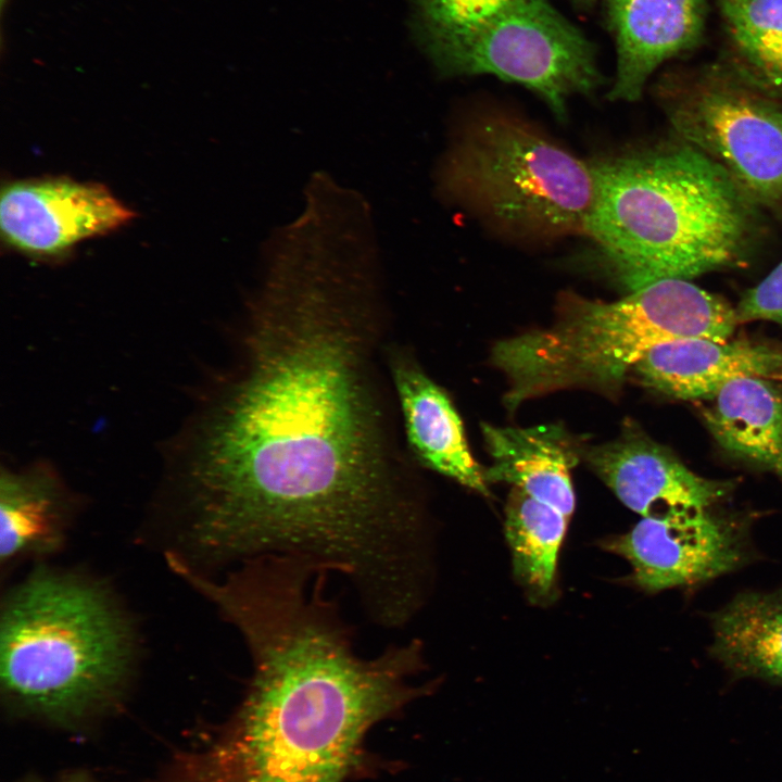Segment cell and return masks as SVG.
<instances>
[{"mask_svg":"<svg viewBox=\"0 0 782 782\" xmlns=\"http://www.w3.org/2000/svg\"><path fill=\"white\" fill-rule=\"evenodd\" d=\"M377 273L328 245L268 256L244 360L189 466V534L210 559L300 556L374 596L425 558L373 381Z\"/></svg>","mask_w":782,"mask_h":782,"instance_id":"obj_1","label":"cell"},{"mask_svg":"<svg viewBox=\"0 0 782 782\" xmlns=\"http://www.w3.org/2000/svg\"><path fill=\"white\" fill-rule=\"evenodd\" d=\"M244 643L243 699L215 742L186 756L182 782H345L370 728L426 692L407 652L363 657L351 626L325 610L269 613Z\"/></svg>","mask_w":782,"mask_h":782,"instance_id":"obj_2","label":"cell"},{"mask_svg":"<svg viewBox=\"0 0 782 782\" xmlns=\"http://www.w3.org/2000/svg\"><path fill=\"white\" fill-rule=\"evenodd\" d=\"M591 164L596 198L586 235L605 275L627 293L744 267L764 243V211L678 138Z\"/></svg>","mask_w":782,"mask_h":782,"instance_id":"obj_3","label":"cell"},{"mask_svg":"<svg viewBox=\"0 0 782 782\" xmlns=\"http://www.w3.org/2000/svg\"><path fill=\"white\" fill-rule=\"evenodd\" d=\"M135 638L110 592L39 568L2 602L0 680L9 708L59 727L112 710L128 686Z\"/></svg>","mask_w":782,"mask_h":782,"instance_id":"obj_4","label":"cell"},{"mask_svg":"<svg viewBox=\"0 0 782 782\" xmlns=\"http://www.w3.org/2000/svg\"><path fill=\"white\" fill-rule=\"evenodd\" d=\"M735 308L688 279L646 285L611 301L565 294L547 328L503 339L492 362L506 377L509 412L554 391L584 388L615 394L653 348L677 340H729Z\"/></svg>","mask_w":782,"mask_h":782,"instance_id":"obj_5","label":"cell"},{"mask_svg":"<svg viewBox=\"0 0 782 782\" xmlns=\"http://www.w3.org/2000/svg\"><path fill=\"white\" fill-rule=\"evenodd\" d=\"M416 41L444 76L493 75L564 119L602 81L591 42L548 0H411Z\"/></svg>","mask_w":782,"mask_h":782,"instance_id":"obj_6","label":"cell"},{"mask_svg":"<svg viewBox=\"0 0 782 782\" xmlns=\"http://www.w3.org/2000/svg\"><path fill=\"white\" fill-rule=\"evenodd\" d=\"M452 200L501 228L535 238L586 235L596 181L586 163L531 126L488 115L454 141L441 169Z\"/></svg>","mask_w":782,"mask_h":782,"instance_id":"obj_7","label":"cell"},{"mask_svg":"<svg viewBox=\"0 0 782 782\" xmlns=\"http://www.w3.org/2000/svg\"><path fill=\"white\" fill-rule=\"evenodd\" d=\"M658 96L677 138L718 164L782 222V103L729 70L668 81Z\"/></svg>","mask_w":782,"mask_h":782,"instance_id":"obj_8","label":"cell"},{"mask_svg":"<svg viewBox=\"0 0 782 782\" xmlns=\"http://www.w3.org/2000/svg\"><path fill=\"white\" fill-rule=\"evenodd\" d=\"M605 547L630 563L635 584L648 592L707 582L747 556L744 530L710 508L642 518Z\"/></svg>","mask_w":782,"mask_h":782,"instance_id":"obj_9","label":"cell"},{"mask_svg":"<svg viewBox=\"0 0 782 782\" xmlns=\"http://www.w3.org/2000/svg\"><path fill=\"white\" fill-rule=\"evenodd\" d=\"M134 216L100 184L51 177L13 181L1 190L3 241L37 258L60 257L76 243L109 234Z\"/></svg>","mask_w":782,"mask_h":782,"instance_id":"obj_10","label":"cell"},{"mask_svg":"<svg viewBox=\"0 0 782 782\" xmlns=\"http://www.w3.org/2000/svg\"><path fill=\"white\" fill-rule=\"evenodd\" d=\"M590 468L642 518L708 509L733 489L729 480L702 477L671 451L627 425L615 440L585 454Z\"/></svg>","mask_w":782,"mask_h":782,"instance_id":"obj_11","label":"cell"},{"mask_svg":"<svg viewBox=\"0 0 782 782\" xmlns=\"http://www.w3.org/2000/svg\"><path fill=\"white\" fill-rule=\"evenodd\" d=\"M705 17L704 0H609L607 21L617 66L608 97L639 100L661 64L701 41Z\"/></svg>","mask_w":782,"mask_h":782,"instance_id":"obj_12","label":"cell"},{"mask_svg":"<svg viewBox=\"0 0 782 782\" xmlns=\"http://www.w3.org/2000/svg\"><path fill=\"white\" fill-rule=\"evenodd\" d=\"M632 371L646 387L684 401H704L744 377L775 380L782 345L751 340L691 338L649 350Z\"/></svg>","mask_w":782,"mask_h":782,"instance_id":"obj_13","label":"cell"},{"mask_svg":"<svg viewBox=\"0 0 782 782\" xmlns=\"http://www.w3.org/2000/svg\"><path fill=\"white\" fill-rule=\"evenodd\" d=\"M391 377L407 443L427 468L483 495H489L483 468L474 458L464 426L451 398L417 363L395 352Z\"/></svg>","mask_w":782,"mask_h":782,"instance_id":"obj_14","label":"cell"},{"mask_svg":"<svg viewBox=\"0 0 782 782\" xmlns=\"http://www.w3.org/2000/svg\"><path fill=\"white\" fill-rule=\"evenodd\" d=\"M492 464L487 482H507L568 518L575 510L571 469L579 462L572 437L558 425L528 428L481 425Z\"/></svg>","mask_w":782,"mask_h":782,"instance_id":"obj_15","label":"cell"},{"mask_svg":"<svg viewBox=\"0 0 782 782\" xmlns=\"http://www.w3.org/2000/svg\"><path fill=\"white\" fill-rule=\"evenodd\" d=\"M702 402L706 427L724 451L782 479V392L772 379L739 378Z\"/></svg>","mask_w":782,"mask_h":782,"instance_id":"obj_16","label":"cell"},{"mask_svg":"<svg viewBox=\"0 0 782 782\" xmlns=\"http://www.w3.org/2000/svg\"><path fill=\"white\" fill-rule=\"evenodd\" d=\"M2 566L58 551L70 521V501L47 470L4 472L0 488Z\"/></svg>","mask_w":782,"mask_h":782,"instance_id":"obj_17","label":"cell"},{"mask_svg":"<svg viewBox=\"0 0 782 782\" xmlns=\"http://www.w3.org/2000/svg\"><path fill=\"white\" fill-rule=\"evenodd\" d=\"M711 626V652L734 676L782 685V592L740 593Z\"/></svg>","mask_w":782,"mask_h":782,"instance_id":"obj_18","label":"cell"},{"mask_svg":"<svg viewBox=\"0 0 782 782\" xmlns=\"http://www.w3.org/2000/svg\"><path fill=\"white\" fill-rule=\"evenodd\" d=\"M737 78L782 103V0H717Z\"/></svg>","mask_w":782,"mask_h":782,"instance_id":"obj_19","label":"cell"},{"mask_svg":"<svg viewBox=\"0 0 782 782\" xmlns=\"http://www.w3.org/2000/svg\"><path fill=\"white\" fill-rule=\"evenodd\" d=\"M570 518L518 487L505 507V535L515 576L534 598L553 590L559 550Z\"/></svg>","mask_w":782,"mask_h":782,"instance_id":"obj_20","label":"cell"},{"mask_svg":"<svg viewBox=\"0 0 782 782\" xmlns=\"http://www.w3.org/2000/svg\"><path fill=\"white\" fill-rule=\"evenodd\" d=\"M737 323L766 320L782 325V261L735 307Z\"/></svg>","mask_w":782,"mask_h":782,"instance_id":"obj_21","label":"cell"},{"mask_svg":"<svg viewBox=\"0 0 782 782\" xmlns=\"http://www.w3.org/2000/svg\"><path fill=\"white\" fill-rule=\"evenodd\" d=\"M23 782H94V781L86 773L76 771V772L64 773L51 781L41 780V779H37V778H30V779H26Z\"/></svg>","mask_w":782,"mask_h":782,"instance_id":"obj_22","label":"cell"},{"mask_svg":"<svg viewBox=\"0 0 782 782\" xmlns=\"http://www.w3.org/2000/svg\"><path fill=\"white\" fill-rule=\"evenodd\" d=\"M775 380H782V375L779 376Z\"/></svg>","mask_w":782,"mask_h":782,"instance_id":"obj_23","label":"cell"},{"mask_svg":"<svg viewBox=\"0 0 782 782\" xmlns=\"http://www.w3.org/2000/svg\"><path fill=\"white\" fill-rule=\"evenodd\" d=\"M584 1H593V0H584Z\"/></svg>","mask_w":782,"mask_h":782,"instance_id":"obj_24","label":"cell"}]
</instances>
